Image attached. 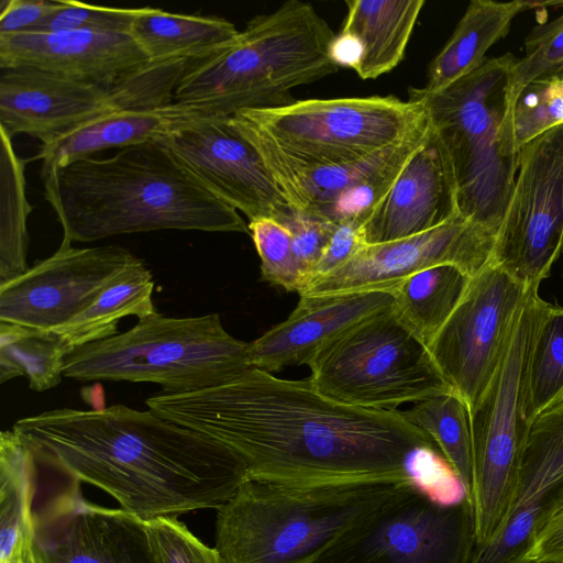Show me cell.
I'll use <instances>...</instances> for the list:
<instances>
[{
	"instance_id": "obj_1",
	"label": "cell",
	"mask_w": 563,
	"mask_h": 563,
	"mask_svg": "<svg viewBox=\"0 0 563 563\" xmlns=\"http://www.w3.org/2000/svg\"><path fill=\"white\" fill-rule=\"evenodd\" d=\"M145 404L232 450L246 479L402 483L410 481L406 464L412 452L438 450L401 410L343 404L308 378L284 379L254 367L225 384L161 393Z\"/></svg>"
},
{
	"instance_id": "obj_2",
	"label": "cell",
	"mask_w": 563,
	"mask_h": 563,
	"mask_svg": "<svg viewBox=\"0 0 563 563\" xmlns=\"http://www.w3.org/2000/svg\"><path fill=\"white\" fill-rule=\"evenodd\" d=\"M12 430L63 475L145 521L218 509L246 481L232 450L152 409H55Z\"/></svg>"
},
{
	"instance_id": "obj_3",
	"label": "cell",
	"mask_w": 563,
	"mask_h": 563,
	"mask_svg": "<svg viewBox=\"0 0 563 563\" xmlns=\"http://www.w3.org/2000/svg\"><path fill=\"white\" fill-rule=\"evenodd\" d=\"M41 176L63 241L71 244L157 230L249 233L239 211L159 141L41 169Z\"/></svg>"
},
{
	"instance_id": "obj_4",
	"label": "cell",
	"mask_w": 563,
	"mask_h": 563,
	"mask_svg": "<svg viewBox=\"0 0 563 563\" xmlns=\"http://www.w3.org/2000/svg\"><path fill=\"white\" fill-rule=\"evenodd\" d=\"M334 36L311 4L289 0L250 20L228 47L189 59L174 100L224 117L288 104L294 88L338 71L330 56Z\"/></svg>"
},
{
	"instance_id": "obj_5",
	"label": "cell",
	"mask_w": 563,
	"mask_h": 563,
	"mask_svg": "<svg viewBox=\"0 0 563 563\" xmlns=\"http://www.w3.org/2000/svg\"><path fill=\"white\" fill-rule=\"evenodd\" d=\"M406 483L246 479L217 509L214 548L224 563H310Z\"/></svg>"
},
{
	"instance_id": "obj_6",
	"label": "cell",
	"mask_w": 563,
	"mask_h": 563,
	"mask_svg": "<svg viewBox=\"0 0 563 563\" xmlns=\"http://www.w3.org/2000/svg\"><path fill=\"white\" fill-rule=\"evenodd\" d=\"M247 346L224 329L218 313L172 318L155 311L122 333L68 353L63 375L79 382L151 383L164 394H188L252 368Z\"/></svg>"
},
{
	"instance_id": "obj_7",
	"label": "cell",
	"mask_w": 563,
	"mask_h": 563,
	"mask_svg": "<svg viewBox=\"0 0 563 563\" xmlns=\"http://www.w3.org/2000/svg\"><path fill=\"white\" fill-rule=\"evenodd\" d=\"M261 157L298 166L353 162L396 144L426 120L421 101L395 96L295 100L229 115Z\"/></svg>"
},
{
	"instance_id": "obj_8",
	"label": "cell",
	"mask_w": 563,
	"mask_h": 563,
	"mask_svg": "<svg viewBox=\"0 0 563 563\" xmlns=\"http://www.w3.org/2000/svg\"><path fill=\"white\" fill-rule=\"evenodd\" d=\"M517 58H487L473 73L437 92L409 88L450 153L459 211L496 235L518 170V156L505 154L501 125L510 70Z\"/></svg>"
},
{
	"instance_id": "obj_9",
	"label": "cell",
	"mask_w": 563,
	"mask_h": 563,
	"mask_svg": "<svg viewBox=\"0 0 563 563\" xmlns=\"http://www.w3.org/2000/svg\"><path fill=\"white\" fill-rule=\"evenodd\" d=\"M551 303L530 288L503 362L470 410L473 478L467 504L473 543L485 545L506 516L518 479L523 444L534 420L529 366L534 341Z\"/></svg>"
},
{
	"instance_id": "obj_10",
	"label": "cell",
	"mask_w": 563,
	"mask_h": 563,
	"mask_svg": "<svg viewBox=\"0 0 563 563\" xmlns=\"http://www.w3.org/2000/svg\"><path fill=\"white\" fill-rule=\"evenodd\" d=\"M308 366L307 378L317 390L361 408L398 410L404 404L453 391L428 346L394 308L345 331Z\"/></svg>"
},
{
	"instance_id": "obj_11",
	"label": "cell",
	"mask_w": 563,
	"mask_h": 563,
	"mask_svg": "<svg viewBox=\"0 0 563 563\" xmlns=\"http://www.w3.org/2000/svg\"><path fill=\"white\" fill-rule=\"evenodd\" d=\"M186 64L185 58L154 62L118 89L31 67L0 68V129L44 144L109 111L173 102Z\"/></svg>"
},
{
	"instance_id": "obj_12",
	"label": "cell",
	"mask_w": 563,
	"mask_h": 563,
	"mask_svg": "<svg viewBox=\"0 0 563 563\" xmlns=\"http://www.w3.org/2000/svg\"><path fill=\"white\" fill-rule=\"evenodd\" d=\"M563 249V125L518 153V170L489 264L539 288Z\"/></svg>"
},
{
	"instance_id": "obj_13",
	"label": "cell",
	"mask_w": 563,
	"mask_h": 563,
	"mask_svg": "<svg viewBox=\"0 0 563 563\" xmlns=\"http://www.w3.org/2000/svg\"><path fill=\"white\" fill-rule=\"evenodd\" d=\"M472 541L467 500L441 507L408 482L310 563H463Z\"/></svg>"
},
{
	"instance_id": "obj_14",
	"label": "cell",
	"mask_w": 563,
	"mask_h": 563,
	"mask_svg": "<svg viewBox=\"0 0 563 563\" xmlns=\"http://www.w3.org/2000/svg\"><path fill=\"white\" fill-rule=\"evenodd\" d=\"M530 288L488 264L471 277L428 350L444 379L473 409L507 352Z\"/></svg>"
},
{
	"instance_id": "obj_15",
	"label": "cell",
	"mask_w": 563,
	"mask_h": 563,
	"mask_svg": "<svg viewBox=\"0 0 563 563\" xmlns=\"http://www.w3.org/2000/svg\"><path fill=\"white\" fill-rule=\"evenodd\" d=\"M140 260L120 245L75 247L62 241L53 255L0 284V322L54 330Z\"/></svg>"
},
{
	"instance_id": "obj_16",
	"label": "cell",
	"mask_w": 563,
	"mask_h": 563,
	"mask_svg": "<svg viewBox=\"0 0 563 563\" xmlns=\"http://www.w3.org/2000/svg\"><path fill=\"white\" fill-rule=\"evenodd\" d=\"M495 234L461 214L409 238L365 244L344 265L309 280L299 297L395 289L409 276L432 266L455 265L473 277L492 257Z\"/></svg>"
},
{
	"instance_id": "obj_17",
	"label": "cell",
	"mask_w": 563,
	"mask_h": 563,
	"mask_svg": "<svg viewBox=\"0 0 563 563\" xmlns=\"http://www.w3.org/2000/svg\"><path fill=\"white\" fill-rule=\"evenodd\" d=\"M429 128L427 115V120L402 141L342 164L298 166L261 158L294 210L334 224L350 220L365 222L423 142Z\"/></svg>"
},
{
	"instance_id": "obj_18",
	"label": "cell",
	"mask_w": 563,
	"mask_h": 563,
	"mask_svg": "<svg viewBox=\"0 0 563 563\" xmlns=\"http://www.w3.org/2000/svg\"><path fill=\"white\" fill-rule=\"evenodd\" d=\"M214 196L250 221L290 206L253 145L224 115H205L158 140Z\"/></svg>"
},
{
	"instance_id": "obj_19",
	"label": "cell",
	"mask_w": 563,
	"mask_h": 563,
	"mask_svg": "<svg viewBox=\"0 0 563 563\" xmlns=\"http://www.w3.org/2000/svg\"><path fill=\"white\" fill-rule=\"evenodd\" d=\"M77 484L35 514L36 542L47 563H162L147 521L87 503Z\"/></svg>"
},
{
	"instance_id": "obj_20",
	"label": "cell",
	"mask_w": 563,
	"mask_h": 563,
	"mask_svg": "<svg viewBox=\"0 0 563 563\" xmlns=\"http://www.w3.org/2000/svg\"><path fill=\"white\" fill-rule=\"evenodd\" d=\"M154 62L129 32L58 31L0 36V68L31 67L109 89Z\"/></svg>"
},
{
	"instance_id": "obj_21",
	"label": "cell",
	"mask_w": 563,
	"mask_h": 563,
	"mask_svg": "<svg viewBox=\"0 0 563 563\" xmlns=\"http://www.w3.org/2000/svg\"><path fill=\"white\" fill-rule=\"evenodd\" d=\"M459 214L453 163L430 122L426 139L365 220L362 234L365 244L391 242L434 229Z\"/></svg>"
},
{
	"instance_id": "obj_22",
	"label": "cell",
	"mask_w": 563,
	"mask_h": 563,
	"mask_svg": "<svg viewBox=\"0 0 563 563\" xmlns=\"http://www.w3.org/2000/svg\"><path fill=\"white\" fill-rule=\"evenodd\" d=\"M562 487L563 401L532 421L506 516L487 544L471 543L463 563H505L525 554L540 516Z\"/></svg>"
},
{
	"instance_id": "obj_23",
	"label": "cell",
	"mask_w": 563,
	"mask_h": 563,
	"mask_svg": "<svg viewBox=\"0 0 563 563\" xmlns=\"http://www.w3.org/2000/svg\"><path fill=\"white\" fill-rule=\"evenodd\" d=\"M395 289L300 297L280 323L249 343L252 367L277 372L308 365L314 355L361 321L395 307Z\"/></svg>"
},
{
	"instance_id": "obj_24",
	"label": "cell",
	"mask_w": 563,
	"mask_h": 563,
	"mask_svg": "<svg viewBox=\"0 0 563 563\" xmlns=\"http://www.w3.org/2000/svg\"><path fill=\"white\" fill-rule=\"evenodd\" d=\"M205 115L210 114L175 100L109 111L42 144L33 159L42 161V169L63 166L103 150L158 141Z\"/></svg>"
},
{
	"instance_id": "obj_25",
	"label": "cell",
	"mask_w": 563,
	"mask_h": 563,
	"mask_svg": "<svg viewBox=\"0 0 563 563\" xmlns=\"http://www.w3.org/2000/svg\"><path fill=\"white\" fill-rule=\"evenodd\" d=\"M531 1L473 0L454 32L428 67L423 90L437 92L481 67L487 51L510 30L517 14Z\"/></svg>"
},
{
	"instance_id": "obj_26",
	"label": "cell",
	"mask_w": 563,
	"mask_h": 563,
	"mask_svg": "<svg viewBox=\"0 0 563 563\" xmlns=\"http://www.w3.org/2000/svg\"><path fill=\"white\" fill-rule=\"evenodd\" d=\"M341 32L358 38L362 57L354 71L376 79L404 58L424 0H350Z\"/></svg>"
},
{
	"instance_id": "obj_27",
	"label": "cell",
	"mask_w": 563,
	"mask_h": 563,
	"mask_svg": "<svg viewBox=\"0 0 563 563\" xmlns=\"http://www.w3.org/2000/svg\"><path fill=\"white\" fill-rule=\"evenodd\" d=\"M38 464L13 430L0 434V563L25 555L36 543L34 501Z\"/></svg>"
},
{
	"instance_id": "obj_28",
	"label": "cell",
	"mask_w": 563,
	"mask_h": 563,
	"mask_svg": "<svg viewBox=\"0 0 563 563\" xmlns=\"http://www.w3.org/2000/svg\"><path fill=\"white\" fill-rule=\"evenodd\" d=\"M130 33L151 62H164L210 56L228 47L240 31L223 18L145 7L140 9Z\"/></svg>"
},
{
	"instance_id": "obj_29",
	"label": "cell",
	"mask_w": 563,
	"mask_h": 563,
	"mask_svg": "<svg viewBox=\"0 0 563 563\" xmlns=\"http://www.w3.org/2000/svg\"><path fill=\"white\" fill-rule=\"evenodd\" d=\"M154 279L140 260L111 283L96 300L65 324L53 331L68 353L89 343L118 334L122 318H144L153 312Z\"/></svg>"
},
{
	"instance_id": "obj_30",
	"label": "cell",
	"mask_w": 563,
	"mask_h": 563,
	"mask_svg": "<svg viewBox=\"0 0 563 563\" xmlns=\"http://www.w3.org/2000/svg\"><path fill=\"white\" fill-rule=\"evenodd\" d=\"M470 280V275L451 264L420 271L397 285L394 309L428 346L457 306Z\"/></svg>"
},
{
	"instance_id": "obj_31",
	"label": "cell",
	"mask_w": 563,
	"mask_h": 563,
	"mask_svg": "<svg viewBox=\"0 0 563 563\" xmlns=\"http://www.w3.org/2000/svg\"><path fill=\"white\" fill-rule=\"evenodd\" d=\"M68 351L53 331L0 322V383L26 377L30 388L45 391L64 377Z\"/></svg>"
},
{
	"instance_id": "obj_32",
	"label": "cell",
	"mask_w": 563,
	"mask_h": 563,
	"mask_svg": "<svg viewBox=\"0 0 563 563\" xmlns=\"http://www.w3.org/2000/svg\"><path fill=\"white\" fill-rule=\"evenodd\" d=\"M402 412L408 421L431 437L463 482L468 497L473 478V439L465 401L455 391H449L419 401Z\"/></svg>"
},
{
	"instance_id": "obj_33",
	"label": "cell",
	"mask_w": 563,
	"mask_h": 563,
	"mask_svg": "<svg viewBox=\"0 0 563 563\" xmlns=\"http://www.w3.org/2000/svg\"><path fill=\"white\" fill-rule=\"evenodd\" d=\"M1 134V216H0V284L29 267L26 263L27 218L32 207L26 198L25 161L13 148L3 130Z\"/></svg>"
},
{
	"instance_id": "obj_34",
	"label": "cell",
	"mask_w": 563,
	"mask_h": 563,
	"mask_svg": "<svg viewBox=\"0 0 563 563\" xmlns=\"http://www.w3.org/2000/svg\"><path fill=\"white\" fill-rule=\"evenodd\" d=\"M526 55L514 64L508 81L506 111L501 125L505 154L512 150L511 118L521 90L531 81L563 73V13L551 22L536 25L525 40Z\"/></svg>"
},
{
	"instance_id": "obj_35",
	"label": "cell",
	"mask_w": 563,
	"mask_h": 563,
	"mask_svg": "<svg viewBox=\"0 0 563 563\" xmlns=\"http://www.w3.org/2000/svg\"><path fill=\"white\" fill-rule=\"evenodd\" d=\"M534 418L563 401V307L551 305L540 325L529 366Z\"/></svg>"
},
{
	"instance_id": "obj_36",
	"label": "cell",
	"mask_w": 563,
	"mask_h": 563,
	"mask_svg": "<svg viewBox=\"0 0 563 563\" xmlns=\"http://www.w3.org/2000/svg\"><path fill=\"white\" fill-rule=\"evenodd\" d=\"M559 125H563V73L536 79L519 93L511 118L514 153Z\"/></svg>"
},
{
	"instance_id": "obj_37",
	"label": "cell",
	"mask_w": 563,
	"mask_h": 563,
	"mask_svg": "<svg viewBox=\"0 0 563 563\" xmlns=\"http://www.w3.org/2000/svg\"><path fill=\"white\" fill-rule=\"evenodd\" d=\"M247 228L261 260L262 279L298 292L303 275L295 257L288 229L268 217L250 221Z\"/></svg>"
},
{
	"instance_id": "obj_38",
	"label": "cell",
	"mask_w": 563,
	"mask_h": 563,
	"mask_svg": "<svg viewBox=\"0 0 563 563\" xmlns=\"http://www.w3.org/2000/svg\"><path fill=\"white\" fill-rule=\"evenodd\" d=\"M406 470L415 488L431 503L455 507L467 500L463 482L438 450H416L409 456Z\"/></svg>"
},
{
	"instance_id": "obj_39",
	"label": "cell",
	"mask_w": 563,
	"mask_h": 563,
	"mask_svg": "<svg viewBox=\"0 0 563 563\" xmlns=\"http://www.w3.org/2000/svg\"><path fill=\"white\" fill-rule=\"evenodd\" d=\"M60 5L33 31H102L129 32L141 8H112L87 4L75 0H59Z\"/></svg>"
},
{
	"instance_id": "obj_40",
	"label": "cell",
	"mask_w": 563,
	"mask_h": 563,
	"mask_svg": "<svg viewBox=\"0 0 563 563\" xmlns=\"http://www.w3.org/2000/svg\"><path fill=\"white\" fill-rule=\"evenodd\" d=\"M147 528L162 563H224L216 548L200 541L175 517L148 520Z\"/></svg>"
},
{
	"instance_id": "obj_41",
	"label": "cell",
	"mask_w": 563,
	"mask_h": 563,
	"mask_svg": "<svg viewBox=\"0 0 563 563\" xmlns=\"http://www.w3.org/2000/svg\"><path fill=\"white\" fill-rule=\"evenodd\" d=\"M276 220L290 233L292 251L303 275V286L338 224L298 212L291 207Z\"/></svg>"
},
{
	"instance_id": "obj_42",
	"label": "cell",
	"mask_w": 563,
	"mask_h": 563,
	"mask_svg": "<svg viewBox=\"0 0 563 563\" xmlns=\"http://www.w3.org/2000/svg\"><path fill=\"white\" fill-rule=\"evenodd\" d=\"M523 555L536 561L563 563V487L540 516Z\"/></svg>"
},
{
	"instance_id": "obj_43",
	"label": "cell",
	"mask_w": 563,
	"mask_h": 563,
	"mask_svg": "<svg viewBox=\"0 0 563 563\" xmlns=\"http://www.w3.org/2000/svg\"><path fill=\"white\" fill-rule=\"evenodd\" d=\"M363 223L361 220H350L336 225L305 285L316 277L327 275L341 267L365 245L362 234Z\"/></svg>"
},
{
	"instance_id": "obj_44",
	"label": "cell",
	"mask_w": 563,
	"mask_h": 563,
	"mask_svg": "<svg viewBox=\"0 0 563 563\" xmlns=\"http://www.w3.org/2000/svg\"><path fill=\"white\" fill-rule=\"evenodd\" d=\"M60 1L51 0H8L2 1L0 13V36L33 31Z\"/></svg>"
},
{
	"instance_id": "obj_45",
	"label": "cell",
	"mask_w": 563,
	"mask_h": 563,
	"mask_svg": "<svg viewBox=\"0 0 563 563\" xmlns=\"http://www.w3.org/2000/svg\"><path fill=\"white\" fill-rule=\"evenodd\" d=\"M330 56L339 67L354 70L362 57V44L354 35L340 32L330 45Z\"/></svg>"
},
{
	"instance_id": "obj_46",
	"label": "cell",
	"mask_w": 563,
	"mask_h": 563,
	"mask_svg": "<svg viewBox=\"0 0 563 563\" xmlns=\"http://www.w3.org/2000/svg\"><path fill=\"white\" fill-rule=\"evenodd\" d=\"M8 563H47V561L36 542L35 545L25 555Z\"/></svg>"
},
{
	"instance_id": "obj_47",
	"label": "cell",
	"mask_w": 563,
	"mask_h": 563,
	"mask_svg": "<svg viewBox=\"0 0 563 563\" xmlns=\"http://www.w3.org/2000/svg\"><path fill=\"white\" fill-rule=\"evenodd\" d=\"M505 563H559V562L536 561V560L528 559L523 554H521V555H518Z\"/></svg>"
},
{
	"instance_id": "obj_48",
	"label": "cell",
	"mask_w": 563,
	"mask_h": 563,
	"mask_svg": "<svg viewBox=\"0 0 563 563\" xmlns=\"http://www.w3.org/2000/svg\"><path fill=\"white\" fill-rule=\"evenodd\" d=\"M562 254H563V249H562Z\"/></svg>"
}]
</instances>
